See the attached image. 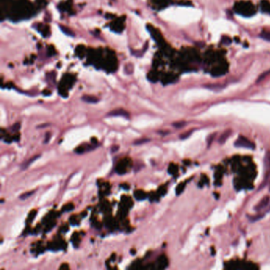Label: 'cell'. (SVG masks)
<instances>
[{
    "instance_id": "obj_13",
    "label": "cell",
    "mask_w": 270,
    "mask_h": 270,
    "mask_svg": "<svg viewBox=\"0 0 270 270\" xmlns=\"http://www.w3.org/2000/svg\"><path fill=\"white\" fill-rule=\"evenodd\" d=\"M185 124H186V123H185V121L175 122V123H173V126L175 127V128H182V127L185 126Z\"/></svg>"
},
{
    "instance_id": "obj_12",
    "label": "cell",
    "mask_w": 270,
    "mask_h": 270,
    "mask_svg": "<svg viewBox=\"0 0 270 270\" xmlns=\"http://www.w3.org/2000/svg\"><path fill=\"white\" fill-rule=\"evenodd\" d=\"M192 131H193V130H190V131H188V132H185V133H183V134H181V135H180V139H187L188 137L190 135L192 134Z\"/></svg>"
},
{
    "instance_id": "obj_1",
    "label": "cell",
    "mask_w": 270,
    "mask_h": 270,
    "mask_svg": "<svg viewBox=\"0 0 270 270\" xmlns=\"http://www.w3.org/2000/svg\"><path fill=\"white\" fill-rule=\"evenodd\" d=\"M234 147H242V148H247L253 150L255 149V144L246 137L240 136L239 139L234 142Z\"/></svg>"
},
{
    "instance_id": "obj_9",
    "label": "cell",
    "mask_w": 270,
    "mask_h": 270,
    "mask_svg": "<svg viewBox=\"0 0 270 270\" xmlns=\"http://www.w3.org/2000/svg\"><path fill=\"white\" fill-rule=\"evenodd\" d=\"M34 192H35V190H33V191H29V192H25V193H23V194H22L21 196H20V199L21 200L27 199L28 197H29L30 196H32V195L33 194Z\"/></svg>"
},
{
    "instance_id": "obj_11",
    "label": "cell",
    "mask_w": 270,
    "mask_h": 270,
    "mask_svg": "<svg viewBox=\"0 0 270 270\" xmlns=\"http://www.w3.org/2000/svg\"><path fill=\"white\" fill-rule=\"evenodd\" d=\"M260 37L262 38V39L265 40V41H270V32H264V33H261V34L260 35Z\"/></svg>"
},
{
    "instance_id": "obj_4",
    "label": "cell",
    "mask_w": 270,
    "mask_h": 270,
    "mask_svg": "<svg viewBox=\"0 0 270 270\" xmlns=\"http://www.w3.org/2000/svg\"><path fill=\"white\" fill-rule=\"evenodd\" d=\"M82 100L83 102L86 103H90V104H95L99 102V99L94 96H90V95H85L82 97Z\"/></svg>"
},
{
    "instance_id": "obj_2",
    "label": "cell",
    "mask_w": 270,
    "mask_h": 270,
    "mask_svg": "<svg viewBox=\"0 0 270 270\" xmlns=\"http://www.w3.org/2000/svg\"><path fill=\"white\" fill-rule=\"evenodd\" d=\"M107 116H109V117H124L125 118H128V119L130 117L129 112L126 110H123V109H117V110H112L111 112L108 113Z\"/></svg>"
},
{
    "instance_id": "obj_7",
    "label": "cell",
    "mask_w": 270,
    "mask_h": 270,
    "mask_svg": "<svg viewBox=\"0 0 270 270\" xmlns=\"http://www.w3.org/2000/svg\"><path fill=\"white\" fill-rule=\"evenodd\" d=\"M60 29L62 32H63V33L67 36H70V37H74L75 34H74V33L71 31V29L68 28V27L66 26H63V25H60Z\"/></svg>"
},
{
    "instance_id": "obj_8",
    "label": "cell",
    "mask_w": 270,
    "mask_h": 270,
    "mask_svg": "<svg viewBox=\"0 0 270 270\" xmlns=\"http://www.w3.org/2000/svg\"><path fill=\"white\" fill-rule=\"evenodd\" d=\"M265 171H270V151H268L265 158Z\"/></svg>"
},
{
    "instance_id": "obj_5",
    "label": "cell",
    "mask_w": 270,
    "mask_h": 270,
    "mask_svg": "<svg viewBox=\"0 0 270 270\" xmlns=\"http://www.w3.org/2000/svg\"><path fill=\"white\" fill-rule=\"evenodd\" d=\"M40 156H41L40 155H35L33 156V157H32V158H29V160H27L26 162H25V163L22 165V170H23V171H24V170H26L27 168L29 167V165H31L32 163H33L35 160H37V158H40Z\"/></svg>"
},
{
    "instance_id": "obj_10",
    "label": "cell",
    "mask_w": 270,
    "mask_h": 270,
    "mask_svg": "<svg viewBox=\"0 0 270 270\" xmlns=\"http://www.w3.org/2000/svg\"><path fill=\"white\" fill-rule=\"evenodd\" d=\"M149 141H150V139H146V138H144V139H137V140H136V141L134 142L133 144H134V145H141V144H146V143H147V142H149Z\"/></svg>"
},
{
    "instance_id": "obj_3",
    "label": "cell",
    "mask_w": 270,
    "mask_h": 270,
    "mask_svg": "<svg viewBox=\"0 0 270 270\" xmlns=\"http://www.w3.org/2000/svg\"><path fill=\"white\" fill-rule=\"evenodd\" d=\"M269 200L270 197H269V196H266V197H265L264 198H262L258 205H256L255 208H254V209H255L256 211H261V210L263 209V208H265L269 205Z\"/></svg>"
},
{
    "instance_id": "obj_6",
    "label": "cell",
    "mask_w": 270,
    "mask_h": 270,
    "mask_svg": "<svg viewBox=\"0 0 270 270\" xmlns=\"http://www.w3.org/2000/svg\"><path fill=\"white\" fill-rule=\"evenodd\" d=\"M231 130H226L224 132V133L222 134L220 137H219V143L220 144H224L225 142L227 140V139L229 138V136H231Z\"/></svg>"
},
{
    "instance_id": "obj_14",
    "label": "cell",
    "mask_w": 270,
    "mask_h": 270,
    "mask_svg": "<svg viewBox=\"0 0 270 270\" xmlns=\"http://www.w3.org/2000/svg\"><path fill=\"white\" fill-rule=\"evenodd\" d=\"M49 137H50V133H49V132H47V133L45 134V138H46V139L44 140V143H45V144H47V143L49 142Z\"/></svg>"
}]
</instances>
